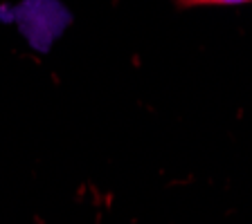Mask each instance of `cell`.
Instances as JSON below:
<instances>
[{"label": "cell", "mask_w": 252, "mask_h": 224, "mask_svg": "<svg viewBox=\"0 0 252 224\" xmlns=\"http://www.w3.org/2000/svg\"><path fill=\"white\" fill-rule=\"evenodd\" d=\"M243 2H252V0H178V5H183V7H198V5H243Z\"/></svg>", "instance_id": "6da1fadb"}]
</instances>
